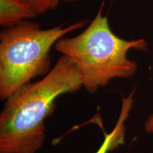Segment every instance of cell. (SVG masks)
<instances>
[{"label":"cell","mask_w":153,"mask_h":153,"mask_svg":"<svg viewBox=\"0 0 153 153\" xmlns=\"http://www.w3.org/2000/svg\"><path fill=\"white\" fill-rule=\"evenodd\" d=\"M82 87L76 66L62 55L41 79L24 85L6 99L0 114V153H36L45 141V120L54 111L55 100Z\"/></svg>","instance_id":"cell-1"},{"label":"cell","mask_w":153,"mask_h":153,"mask_svg":"<svg viewBox=\"0 0 153 153\" xmlns=\"http://www.w3.org/2000/svg\"><path fill=\"white\" fill-rule=\"evenodd\" d=\"M102 1L97 14L81 33L63 37L55 45V51L68 57L79 71L83 87L94 94L117 78H131L137 64L128 58L132 49L147 51L145 40L127 41L111 29L108 18L103 15Z\"/></svg>","instance_id":"cell-2"},{"label":"cell","mask_w":153,"mask_h":153,"mask_svg":"<svg viewBox=\"0 0 153 153\" xmlns=\"http://www.w3.org/2000/svg\"><path fill=\"white\" fill-rule=\"evenodd\" d=\"M82 20L44 29L26 20L0 33V98L6 100L24 85L51 70V48L69 33L85 27Z\"/></svg>","instance_id":"cell-3"},{"label":"cell","mask_w":153,"mask_h":153,"mask_svg":"<svg viewBox=\"0 0 153 153\" xmlns=\"http://www.w3.org/2000/svg\"><path fill=\"white\" fill-rule=\"evenodd\" d=\"M134 93L135 91L132 90L128 97L122 96V107L120 116L114 128L110 133H106L102 123H100L104 135V140L101 146L95 153H108V151L114 150L125 143L126 126L124 123L129 116L130 111L134 103Z\"/></svg>","instance_id":"cell-4"},{"label":"cell","mask_w":153,"mask_h":153,"mask_svg":"<svg viewBox=\"0 0 153 153\" xmlns=\"http://www.w3.org/2000/svg\"><path fill=\"white\" fill-rule=\"evenodd\" d=\"M36 17L28 0H0V26L3 28Z\"/></svg>","instance_id":"cell-5"},{"label":"cell","mask_w":153,"mask_h":153,"mask_svg":"<svg viewBox=\"0 0 153 153\" xmlns=\"http://www.w3.org/2000/svg\"><path fill=\"white\" fill-rule=\"evenodd\" d=\"M36 14H43L48 11L55 10L62 2H76L79 0H28Z\"/></svg>","instance_id":"cell-6"},{"label":"cell","mask_w":153,"mask_h":153,"mask_svg":"<svg viewBox=\"0 0 153 153\" xmlns=\"http://www.w3.org/2000/svg\"><path fill=\"white\" fill-rule=\"evenodd\" d=\"M145 129L148 133L153 132V115H151L147 120L145 125Z\"/></svg>","instance_id":"cell-7"}]
</instances>
